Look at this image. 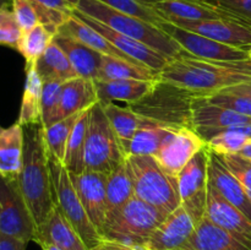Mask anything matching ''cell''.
Masks as SVG:
<instances>
[{"mask_svg": "<svg viewBox=\"0 0 251 250\" xmlns=\"http://www.w3.org/2000/svg\"><path fill=\"white\" fill-rule=\"evenodd\" d=\"M127 174L136 198L163 212L171 213L181 205L178 175H173L150 154H131L125 159Z\"/></svg>", "mask_w": 251, "mask_h": 250, "instance_id": "3957f363", "label": "cell"}, {"mask_svg": "<svg viewBox=\"0 0 251 250\" xmlns=\"http://www.w3.org/2000/svg\"><path fill=\"white\" fill-rule=\"evenodd\" d=\"M107 6L117 10V11L124 12L130 16L137 17L140 20L149 22L159 27V25L164 21L158 12L153 9V6L141 2L140 0H98Z\"/></svg>", "mask_w": 251, "mask_h": 250, "instance_id": "74e56055", "label": "cell"}, {"mask_svg": "<svg viewBox=\"0 0 251 250\" xmlns=\"http://www.w3.org/2000/svg\"><path fill=\"white\" fill-rule=\"evenodd\" d=\"M227 88H230V90L235 91V92L243 93V95L248 96V97L251 98V81H250V82L240 83V85L232 86V87H227Z\"/></svg>", "mask_w": 251, "mask_h": 250, "instance_id": "7dc6e473", "label": "cell"}, {"mask_svg": "<svg viewBox=\"0 0 251 250\" xmlns=\"http://www.w3.org/2000/svg\"><path fill=\"white\" fill-rule=\"evenodd\" d=\"M60 81H46L42 88V126L48 127L60 120L61 88Z\"/></svg>", "mask_w": 251, "mask_h": 250, "instance_id": "8d00e7d4", "label": "cell"}, {"mask_svg": "<svg viewBox=\"0 0 251 250\" xmlns=\"http://www.w3.org/2000/svg\"><path fill=\"white\" fill-rule=\"evenodd\" d=\"M172 130L174 129H169V127H151V129L137 130L134 136H132L130 144L127 145L126 151H125L126 157L131 156V154H150V156H154Z\"/></svg>", "mask_w": 251, "mask_h": 250, "instance_id": "d590c367", "label": "cell"}, {"mask_svg": "<svg viewBox=\"0 0 251 250\" xmlns=\"http://www.w3.org/2000/svg\"><path fill=\"white\" fill-rule=\"evenodd\" d=\"M34 243L39 247L54 245L61 250H88L75 228L56 205L43 225L37 228Z\"/></svg>", "mask_w": 251, "mask_h": 250, "instance_id": "d6986e66", "label": "cell"}, {"mask_svg": "<svg viewBox=\"0 0 251 250\" xmlns=\"http://www.w3.org/2000/svg\"><path fill=\"white\" fill-rule=\"evenodd\" d=\"M168 22L220 43L243 49L251 47V26L243 22L230 20H172Z\"/></svg>", "mask_w": 251, "mask_h": 250, "instance_id": "9a60e30c", "label": "cell"}, {"mask_svg": "<svg viewBox=\"0 0 251 250\" xmlns=\"http://www.w3.org/2000/svg\"><path fill=\"white\" fill-rule=\"evenodd\" d=\"M152 6L164 21H172V20H186V21L230 20V21L243 22L234 15L215 6L210 2H206L205 0H166V1L157 2Z\"/></svg>", "mask_w": 251, "mask_h": 250, "instance_id": "ac0fdd59", "label": "cell"}, {"mask_svg": "<svg viewBox=\"0 0 251 250\" xmlns=\"http://www.w3.org/2000/svg\"><path fill=\"white\" fill-rule=\"evenodd\" d=\"M22 33V28L12 11L11 2H7L0 9V46L17 49Z\"/></svg>", "mask_w": 251, "mask_h": 250, "instance_id": "ab89813d", "label": "cell"}, {"mask_svg": "<svg viewBox=\"0 0 251 250\" xmlns=\"http://www.w3.org/2000/svg\"><path fill=\"white\" fill-rule=\"evenodd\" d=\"M206 217L251 248V220L226 200L210 183L207 189Z\"/></svg>", "mask_w": 251, "mask_h": 250, "instance_id": "2e32d148", "label": "cell"}, {"mask_svg": "<svg viewBox=\"0 0 251 250\" xmlns=\"http://www.w3.org/2000/svg\"><path fill=\"white\" fill-rule=\"evenodd\" d=\"M66 1H68L69 4H70L71 6L74 7V9H76V6H77V4H78V1H80V0H66Z\"/></svg>", "mask_w": 251, "mask_h": 250, "instance_id": "f907efd6", "label": "cell"}, {"mask_svg": "<svg viewBox=\"0 0 251 250\" xmlns=\"http://www.w3.org/2000/svg\"><path fill=\"white\" fill-rule=\"evenodd\" d=\"M27 244L24 240L0 234V250H26Z\"/></svg>", "mask_w": 251, "mask_h": 250, "instance_id": "f6af8a7d", "label": "cell"}, {"mask_svg": "<svg viewBox=\"0 0 251 250\" xmlns=\"http://www.w3.org/2000/svg\"><path fill=\"white\" fill-rule=\"evenodd\" d=\"M88 115H90V109L80 113L66 146V153L63 163L66 169L74 174H81L85 172V144Z\"/></svg>", "mask_w": 251, "mask_h": 250, "instance_id": "d6a6232c", "label": "cell"}, {"mask_svg": "<svg viewBox=\"0 0 251 250\" xmlns=\"http://www.w3.org/2000/svg\"><path fill=\"white\" fill-rule=\"evenodd\" d=\"M24 158L17 183L38 228L55 206L48 150L42 125L24 126Z\"/></svg>", "mask_w": 251, "mask_h": 250, "instance_id": "7a4b0ae2", "label": "cell"}, {"mask_svg": "<svg viewBox=\"0 0 251 250\" xmlns=\"http://www.w3.org/2000/svg\"><path fill=\"white\" fill-rule=\"evenodd\" d=\"M251 124L250 115L240 114L233 110L212 104L206 96H198L193 103V125L198 127L226 129L230 126Z\"/></svg>", "mask_w": 251, "mask_h": 250, "instance_id": "7402d4cb", "label": "cell"}, {"mask_svg": "<svg viewBox=\"0 0 251 250\" xmlns=\"http://www.w3.org/2000/svg\"><path fill=\"white\" fill-rule=\"evenodd\" d=\"M251 26V0H205Z\"/></svg>", "mask_w": 251, "mask_h": 250, "instance_id": "7bdbcfd3", "label": "cell"}, {"mask_svg": "<svg viewBox=\"0 0 251 250\" xmlns=\"http://www.w3.org/2000/svg\"><path fill=\"white\" fill-rule=\"evenodd\" d=\"M59 32L74 37V38L82 42L83 44H86V46L90 47V48L95 49L96 51L100 53L102 55H109L114 56V58L125 59V60L132 61V63H139V61L134 60V59H131L130 56H127L126 54H124L123 51H120L117 47L113 46L108 39H105L100 32H97L95 28L88 26L87 24H85L82 20H80L74 14L71 15L70 19L66 21V24L64 25V26H61Z\"/></svg>", "mask_w": 251, "mask_h": 250, "instance_id": "83f0119b", "label": "cell"}, {"mask_svg": "<svg viewBox=\"0 0 251 250\" xmlns=\"http://www.w3.org/2000/svg\"><path fill=\"white\" fill-rule=\"evenodd\" d=\"M208 183L251 220V201L244 188L216 152H208Z\"/></svg>", "mask_w": 251, "mask_h": 250, "instance_id": "ffe728a7", "label": "cell"}, {"mask_svg": "<svg viewBox=\"0 0 251 250\" xmlns=\"http://www.w3.org/2000/svg\"><path fill=\"white\" fill-rule=\"evenodd\" d=\"M54 42L65 51L78 77L90 78V80L98 78L100 63H102V54L74 37L60 33V32L55 34Z\"/></svg>", "mask_w": 251, "mask_h": 250, "instance_id": "603a6c76", "label": "cell"}, {"mask_svg": "<svg viewBox=\"0 0 251 250\" xmlns=\"http://www.w3.org/2000/svg\"><path fill=\"white\" fill-rule=\"evenodd\" d=\"M168 215L134 196L117 217L103 227L100 235L103 239L145 247L154 229Z\"/></svg>", "mask_w": 251, "mask_h": 250, "instance_id": "52a82bcc", "label": "cell"}, {"mask_svg": "<svg viewBox=\"0 0 251 250\" xmlns=\"http://www.w3.org/2000/svg\"><path fill=\"white\" fill-rule=\"evenodd\" d=\"M69 174L91 222L100 234L107 217V174L90 171H85L81 174L69 172Z\"/></svg>", "mask_w": 251, "mask_h": 250, "instance_id": "5bb4252c", "label": "cell"}, {"mask_svg": "<svg viewBox=\"0 0 251 250\" xmlns=\"http://www.w3.org/2000/svg\"><path fill=\"white\" fill-rule=\"evenodd\" d=\"M237 154H239V156L244 157V158H248L251 161V141L249 142V144L245 145V146L240 150L239 153H237Z\"/></svg>", "mask_w": 251, "mask_h": 250, "instance_id": "c3c4849f", "label": "cell"}, {"mask_svg": "<svg viewBox=\"0 0 251 250\" xmlns=\"http://www.w3.org/2000/svg\"><path fill=\"white\" fill-rule=\"evenodd\" d=\"M208 146L199 151L179 172L178 184L181 206L198 225L206 213L208 189Z\"/></svg>", "mask_w": 251, "mask_h": 250, "instance_id": "30bf717a", "label": "cell"}, {"mask_svg": "<svg viewBox=\"0 0 251 250\" xmlns=\"http://www.w3.org/2000/svg\"><path fill=\"white\" fill-rule=\"evenodd\" d=\"M206 98L212 104L220 105V107L227 108L233 112L251 117V98L243 95V93L235 92L230 88H223L217 92L207 95Z\"/></svg>", "mask_w": 251, "mask_h": 250, "instance_id": "f35d334b", "label": "cell"}, {"mask_svg": "<svg viewBox=\"0 0 251 250\" xmlns=\"http://www.w3.org/2000/svg\"><path fill=\"white\" fill-rule=\"evenodd\" d=\"M34 1L41 2V4L46 5L48 7H53V9H58L65 12H73L75 10L66 0H34Z\"/></svg>", "mask_w": 251, "mask_h": 250, "instance_id": "bcb514c9", "label": "cell"}, {"mask_svg": "<svg viewBox=\"0 0 251 250\" xmlns=\"http://www.w3.org/2000/svg\"><path fill=\"white\" fill-rule=\"evenodd\" d=\"M176 250H251V248L205 216L196 225L188 242Z\"/></svg>", "mask_w": 251, "mask_h": 250, "instance_id": "44dd1931", "label": "cell"}, {"mask_svg": "<svg viewBox=\"0 0 251 250\" xmlns=\"http://www.w3.org/2000/svg\"><path fill=\"white\" fill-rule=\"evenodd\" d=\"M218 154V153H217ZM233 175L239 180L251 201V161L239 154H218Z\"/></svg>", "mask_w": 251, "mask_h": 250, "instance_id": "60d3db41", "label": "cell"}, {"mask_svg": "<svg viewBox=\"0 0 251 250\" xmlns=\"http://www.w3.org/2000/svg\"><path fill=\"white\" fill-rule=\"evenodd\" d=\"M157 81V80H156ZM156 81L144 80H93L98 100L100 103H112L122 100L127 104L139 102L153 87Z\"/></svg>", "mask_w": 251, "mask_h": 250, "instance_id": "484cf974", "label": "cell"}, {"mask_svg": "<svg viewBox=\"0 0 251 250\" xmlns=\"http://www.w3.org/2000/svg\"><path fill=\"white\" fill-rule=\"evenodd\" d=\"M105 191H107V217H105L104 225L114 220L118 213L124 208V206L135 196L125 163L107 174Z\"/></svg>", "mask_w": 251, "mask_h": 250, "instance_id": "f1b7e54d", "label": "cell"}, {"mask_svg": "<svg viewBox=\"0 0 251 250\" xmlns=\"http://www.w3.org/2000/svg\"><path fill=\"white\" fill-rule=\"evenodd\" d=\"M55 34L49 31L43 25H37L29 31L22 33L20 43L17 46V51H20L26 60V69L28 70L36 66L37 60L46 51L49 44L53 42Z\"/></svg>", "mask_w": 251, "mask_h": 250, "instance_id": "836d02e7", "label": "cell"}, {"mask_svg": "<svg viewBox=\"0 0 251 250\" xmlns=\"http://www.w3.org/2000/svg\"><path fill=\"white\" fill-rule=\"evenodd\" d=\"M199 93L158 78L144 98L129 104L134 112L172 129L191 127L193 103Z\"/></svg>", "mask_w": 251, "mask_h": 250, "instance_id": "5b68a950", "label": "cell"}, {"mask_svg": "<svg viewBox=\"0 0 251 250\" xmlns=\"http://www.w3.org/2000/svg\"><path fill=\"white\" fill-rule=\"evenodd\" d=\"M195 222L188 211L179 206L154 229L145 244L147 250H176L188 242L195 230Z\"/></svg>", "mask_w": 251, "mask_h": 250, "instance_id": "e0dca14e", "label": "cell"}, {"mask_svg": "<svg viewBox=\"0 0 251 250\" xmlns=\"http://www.w3.org/2000/svg\"><path fill=\"white\" fill-rule=\"evenodd\" d=\"M76 10L125 36L142 42L169 60L178 58L184 51L181 47L159 27L124 12L117 11L98 0H80Z\"/></svg>", "mask_w": 251, "mask_h": 250, "instance_id": "277c9868", "label": "cell"}, {"mask_svg": "<svg viewBox=\"0 0 251 250\" xmlns=\"http://www.w3.org/2000/svg\"><path fill=\"white\" fill-rule=\"evenodd\" d=\"M159 28L169 34L181 47V49L193 58L213 61H234L250 59L249 49L220 43L207 37L176 26L168 21L162 22L159 25Z\"/></svg>", "mask_w": 251, "mask_h": 250, "instance_id": "8fae6325", "label": "cell"}, {"mask_svg": "<svg viewBox=\"0 0 251 250\" xmlns=\"http://www.w3.org/2000/svg\"><path fill=\"white\" fill-rule=\"evenodd\" d=\"M7 2H11V1H10V0H0V9H1L5 4H7Z\"/></svg>", "mask_w": 251, "mask_h": 250, "instance_id": "816d5d0a", "label": "cell"}, {"mask_svg": "<svg viewBox=\"0 0 251 250\" xmlns=\"http://www.w3.org/2000/svg\"><path fill=\"white\" fill-rule=\"evenodd\" d=\"M144 80L156 81L159 78V73L147 68L144 64L132 63L125 59L102 55L100 75L96 80Z\"/></svg>", "mask_w": 251, "mask_h": 250, "instance_id": "4dcf8cb0", "label": "cell"}, {"mask_svg": "<svg viewBox=\"0 0 251 250\" xmlns=\"http://www.w3.org/2000/svg\"><path fill=\"white\" fill-rule=\"evenodd\" d=\"M37 225L19 188L17 179L0 175V234L34 242Z\"/></svg>", "mask_w": 251, "mask_h": 250, "instance_id": "9c48e42d", "label": "cell"}, {"mask_svg": "<svg viewBox=\"0 0 251 250\" xmlns=\"http://www.w3.org/2000/svg\"><path fill=\"white\" fill-rule=\"evenodd\" d=\"M42 88L43 81L37 74L36 69L26 70V82L17 119L21 126L42 125Z\"/></svg>", "mask_w": 251, "mask_h": 250, "instance_id": "1f68e13d", "label": "cell"}, {"mask_svg": "<svg viewBox=\"0 0 251 250\" xmlns=\"http://www.w3.org/2000/svg\"><path fill=\"white\" fill-rule=\"evenodd\" d=\"M11 7L22 32H27L39 25L38 12L33 0H11Z\"/></svg>", "mask_w": 251, "mask_h": 250, "instance_id": "b9f144b4", "label": "cell"}, {"mask_svg": "<svg viewBox=\"0 0 251 250\" xmlns=\"http://www.w3.org/2000/svg\"><path fill=\"white\" fill-rule=\"evenodd\" d=\"M92 250H147L142 245H130L117 240L103 239L95 249Z\"/></svg>", "mask_w": 251, "mask_h": 250, "instance_id": "ee69618b", "label": "cell"}, {"mask_svg": "<svg viewBox=\"0 0 251 250\" xmlns=\"http://www.w3.org/2000/svg\"><path fill=\"white\" fill-rule=\"evenodd\" d=\"M205 146L207 144L195 129H174L169 132L153 157L166 171L178 175L188 162Z\"/></svg>", "mask_w": 251, "mask_h": 250, "instance_id": "7c38bea8", "label": "cell"}, {"mask_svg": "<svg viewBox=\"0 0 251 250\" xmlns=\"http://www.w3.org/2000/svg\"><path fill=\"white\" fill-rule=\"evenodd\" d=\"M125 153L100 102L90 108L85 144V171L109 174L125 163Z\"/></svg>", "mask_w": 251, "mask_h": 250, "instance_id": "8992f818", "label": "cell"}, {"mask_svg": "<svg viewBox=\"0 0 251 250\" xmlns=\"http://www.w3.org/2000/svg\"><path fill=\"white\" fill-rule=\"evenodd\" d=\"M34 69L43 82L46 81L65 82L74 77H78L65 51L54 42V39L46 51L42 54L41 58L37 60Z\"/></svg>", "mask_w": 251, "mask_h": 250, "instance_id": "f546056e", "label": "cell"}, {"mask_svg": "<svg viewBox=\"0 0 251 250\" xmlns=\"http://www.w3.org/2000/svg\"><path fill=\"white\" fill-rule=\"evenodd\" d=\"M78 115L80 113L64 118L50 126L43 127L44 141H46L48 153L55 157L60 162H64V158H65L68 141L70 139L74 126L77 122Z\"/></svg>", "mask_w": 251, "mask_h": 250, "instance_id": "e575fe53", "label": "cell"}, {"mask_svg": "<svg viewBox=\"0 0 251 250\" xmlns=\"http://www.w3.org/2000/svg\"><path fill=\"white\" fill-rule=\"evenodd\" d=\"M97 102L100 100L93 80L74 77L65 81L61 88L60 120L90 109Z\"/></svg>", "mask_w": 251, "mask_h": 250, "instance_id": "4316f807", "label": "cell"}, {"mask_svg": "<svg viewBox=\"0 0 251 250\" xmlns=\"http://www.w3.org/2000/svg\"><path fill=\"white\" fill-rule=\"evenodd\" d=\"M141 2H144V4H147V5H154L157 4V2H161V1H166V0H140Z\"/></svg>", "mask_w": 251, "mask_h": 250, "instance_id": "681fc988", "label": "cell"}, {"mask_svg": "<svg viewBox=\"0 0 251 250\" xmlns=\"http://www.w3.org/2000/svg\"><path fill=\"white\" fill-rule=\"evenodd\" d=\"M159 78L188 88L201 96L251 81V59L234 61L201 60L185 50L169 61Z\"/></svg>", "mask_w": 251, "mask_h": 250, "instance_id": "6da1fadb", "label": "cell"}, {"mask_svg": "<svg viewBox=\"0 0 251 250\" xmlns=\"http://www.w3.org/2000/svg\"><path fill=\"white\" fill-rule=\"evenodd\" d=\"M50 168L51 185H53L54 202L68 218L77 234L85 243L88 250H92L103 240L97 228L95 227L76 193L70 179V174L63 162L48 153Z\"/></svg>", "mask_w": 251, "mask_h": 250, "instance_id": "ba28073f", "label": "cell"}, {"mask_svg": "<svg viewBox=\"0 0 251 250\" xmlns=\"http://www.w3.org/2000/svg\"><path fill=\"white\" fill-rule=\"evenodd\" d=\"M104 112L114 129L115 134L119 137L124 151H126L127 145L131 141L132 136L137 130L151 129V127H168L161 123L144 117L139 113L134 112L131 108L119 107L115 103H102ZM172 129V127H169Z\"/></svg>", "mask_w": 251, "mask_h": 250, "instance_id": "cb8c5ba5", "label": "cell"}, {"mask_svg": "<svg viewBox=\"0 0 251 250\" xmlns=\"http://www.w3.org/2000/svg\"><path fill=\"white\" fill-rule=\"evenodd\" d=\"M73 14L76 15L80 20H82V21L85 22V24H87L88 26H91L92 28H95L96 31L100 32L105 39H108V41H109L113 46L117 47L120 51L126 54L127 56H130V58L134 59V60L144 64L147 68L157 71V73H161V71L163 70L164 66L171 61L168 58L162 55L161 53H158L157 50L152 49L151 47L146 46V44H144L142 42L136 41V39L131 38V37L125 36V34L110 28L107 25L102 24V22L97 21V20L82 14V12H80L78 10L75 9L73 11Z\"/></svg>", "mask_w": 251, "mask_h": 250, "instance_id": "4fadbf2b", "label": "cell"}, {"mask_svg": "<svg viewBox=\"0 0 251 250\" xmlns=\"http://www.w3.org/2000/svg\"><path fill=\"white\" fill-rule=\"evenodd\" d=\"M24 144V126L19 123L9 127L0 126V175L17 179L22 168Z\"/></svg>", "mask_w": 251, "mask_h": 250, "instance_id": "d4e9b609", "label": "cell"}]
</instances>
